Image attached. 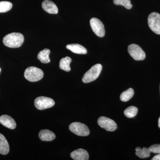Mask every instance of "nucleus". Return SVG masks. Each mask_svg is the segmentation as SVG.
Masks as SVG:
<instances>
[{
	"instance_id": "1",
	"label": "nucleus",
	"mask_w": 160,
	"mask_h": 160,
	"mask_svg": "<svg viewBox=\"0 0 160 160\" xmlns=\"http://www.w3.org/2000/svg\"><path fill=\"white\" fill-rule=\"evenodd\" d=\"M24 36L19 32H12L6 35L3 39V42L7 47L11 48H19L24 42Z\"/></svg>"
},
{
	"instance_id": "2",
	"label": "nucleus",
	"mask_w": 160,
	"mask_h": 160,
	"mask_svg": "<svg viewBox=\"0 0 160 160\" xmlns=\"http://www.w3.org/2000/svg\"><path fill=\"white\" fill-rule=\"evenodd\" d=\"M24 76L26 80L30 82H36L42 79L44 72L42 69L34 66L28 67L26 69Z\"/></svg>"
},
{
	"instance_id": "3",
	"label": "nucleus",
	"mask_w": 160,
	"mask_h": 160,
	"mask_svg": "<svg viewBox=\"0 0 160 160\" xmlns=\"http://www.w3.org/2000/svg\"><path fill=\"white\" fill-rule=\"evenodd\" d=\"M102 65L98 64L92 66L86 72L82 78V82L85 83L91 82L98 78L102 70Z\"/></svg>"
},
{
	"instance_id": "4",
	"label": "nucleus",
	"mask_w": 160,
	"mask_h": 160,
	"mask_svg": "<svg viewBox=\"0 0 160 160\" xmlns=\"http://www.w3.org/2000/svg\"><path fill=\"white\" fill-rule=\"evenodd\" d=\"M69 129L72 132L79 136H87L90 133L89 128L85 124L78 122L71 123Z\"/></svg>"
},
{
	"instance_id": "5",
	"label": "nucleus",
	"mask_w": 160,
	"mask_h": 160,
	"mask_svg": "<svg viewBox=\"0 0 160 160\" xmlns=\"http://www.w3.org/2000/svg\"><path fill=\"white\" fill-rule=\"evenodd\" d=\"M150 29L156 34L160 35V14L158 12H152L148 18Z\"/></svg>"
},
{
	"instance_id": "6",
	"label": "nucleus",
	"mask_w": 160,
	"mask_h": 160,
	"mask_svg": "<svg viewBox=\"0 0 160 160\" xmlns=\"http://www.w3.org/2000/svg\"><path fill=\"white\" fill-rule=\"evenodd\" d=\"M54 100L46 97H39L35 100L34 106L39 110H44L54 106Z\"/></svg>"
},
{
	"instance_id": "7",
	"label": "nucleus",
	"mask_w": 160,
	"mask_h": 160,
	"mask_svg": "<svg viewBox=\"0 0 160 160\" xmlns=\"http://www.w3.org/2000/svg\"><path fill=\"white\" fill-rule=\"evenodd\" d=\"M128 51L132 57L136 61H142L146 58V53L139 46L131 44L128 46Z\"/></svg>"
},
{
	"instance_id": "8",
	"label": "nucleus",
	"mask_w": 160,
	"mask_h": 160,
	"mask_svg": "<svg viewBox=\"0 0 160 160\" xmlns=\"http://www.w3.org/2000/svg\"><path fill=\"white\" fill-rule=\"evenodd\" d=\"M90 25L95 34L100 38L105 35V30L102 22L97 18H92L90 21Z\"/></svg>"
},
{
	"instance_id": "9",
	"label": "nucleus",
	"mask_w": 160,
	"mask_h": 160,
	"mask_svg": "<svg viewBox=\"0 0 160 160\" xmlns=\"http://www.w3.org/2000/svg\"><path fill=\"white\" fill-rule=\"evenodd\" d=\"M99 126L108 131H114L117 128V125L114 121L105 117H101L98 121Z\"/></svg>"
},
{
	"instance_id": "10",
	"label": "nucleus",
	"mask_w": 160,
	"mask_h": 160,
	"mask_svg": "<svg viewBox=\"0 0 160 160\" xmlns=\"http://www.w3.org/2000/svg\"><path fill=\"white\" fill-rule=\"evenodd\" d=\"M0 123L9 129H14L16 127V123L15 120L7 115H3L0 117Z\"/></svg>"
},
{
	"instance_id": "11",
	"label": "nucleus",
	"mask_w": 160,
	"mask_h": 160,
	"mask_svg": "<svg viewBox=\"0 0 160 160\" xmlns=\"http://www.w3.org/2000/svg\"><path fill=\"white\" fill-rule=\"evenodd\" d=\"M70 156L75 160H88L89 159V155L86 150L82 149H77L72 151Z\"/></svg>"
},
{
	"instance_id": "12",
	"label": "nucleus",
	"mask_w": 160,
	"mask_h": 160,
	"mask_svg": "<svg viewBox=\"0 0 160 160\" xmlns=\"http://www.w3.org/2000/svg\"><path fill=\"white\" fill-rule=\"evenodd\" d=\"M43 9L50 14H57L58 8L56 4L50 0H45L42 3Z\"/></svg>"
},
{
	"instance_id": "13",
	"label": "nucleus",
	"mask_w": 160,
	"mask_h": 160,
	"mask_svg": "<svg viewBox=\"0 0 160 160\" xmlns=\"http://www.w3.org/2000/svg\"><path fill=\"white\" fill-rule=\"evenodd\" d=\"M39 137L40 139L45 142L53 141L56 138L55 134L52 132L48 129H43L40 131Z\"/></svg>"
},
{
	"instance_id": "14",
	"label": "nucleus",
	"mask_w": 160,
	"mask_h": 160,
	"mask_svg": "<svg viewBox=\"0 0 160 160\" xmlns=\"http://www.w3.org/2000/svg\"><path fill=\"white\" fill-rule=\"evenodd\" d=\"M66 48L76 54H86L87 52V49L79 44H69L66 46Z\"/></svg>"
},
{
	"instance_id": "15",
	"label": "nucleus",
	"mask_w": 160,
	"mask_h": 160,
	"mask_svg": "<svg viewBox=\"0 0 160 160\" xmlns=\"http://www.w3.org/2000/svg\"><path fill=\"white\" fill-rule=\"evenodd\" d=\"M9 151V143L5 136L0 133V153L5 155L8 154Z\"/></svg>"
},
{
	"instance_id": "16",
	"label": "nucleus",
	"mask_w": 160,
	"mask_h": 160,
	"mask_svg": "<svg viewBox=\"0 0 160 160\" xmlns=\"http://www.w3.org/2000/svg\"><path fill=\"white\" fill-rule=\"evenodd\" d=\"M50 51L49 49H45L40 51L38 55V59L41 62L46 64L50 62V60L49 58Z\"/></svg>"
},
{
	"instance_id": "17",
	"label": "nucleus",
	"mask_w": 160,
	"mask_h": 160,
	"mask_svg": "<svg viewBox=\"0 0 160 160\" xmlns=\"http://www.w3.org/2000/svg\"><path fill=\"white\" fill-rule=\"evenodd\" d=\"M72 62L71 58L69 57L63 58L60 60L59 67L62 70L66 72H69L71 70L70 67V64Z\"/></svg>"
},
{
	"instance_id": "18",
	"label": "nucleus",
	"mask_w": 160,
	"mask_h": 160,
	"mask_svg": "<svg viewBox=\"0 0 160 160\" xmlns=\"http://www.w3.org/2000/svg\"><path fill=\"white\" fill-rule=\"evenodd\" d=\"M136 155L141 158H146L150 157L151 151L149 148L144 147L142 149L139 147L136 148Z\"/></svg>"
},
{
	"instance_id": "19",
	"label": "nucleus",
	"mask_w": 160,
	"mask_h": 160,
	"mask_svg": "<svg viewBox=\"0 0 160 160\" xmlns=\"http://www.w3.org/2000/svg\"><path fill=\"white\" fill-rule=\"evenodd\" d=\"M134 95V91L132 88L123 92L120 96V99L122 102H126L129 101Z\"/></svg>"
},
{
	"instance_id": "20",
	"label": "nucleus",
	"mask_w": 160,
	"mask_h": 160,
	"mask_svg": "<svg viewBox=\"0 0 160 160\" xmlns=\"http://www.w3.org/2000/svg\"><path fill=\"white\" fill-rule=\"evenodd\" d=\"M138 112V109L137 107L133 106H129L124 112V114L126 117L131 118H134Z\"/></svg>"
},
{
	"instance_id": "21",
	"label": "nucleus",
	"mask_w": 160,
	"mask_h": 160,
	"mask_svg": "<svg viewBox=\"0 0 160 160\" xmlns=\"http://www.w3.org/2000/svg\"><path fill=\"white\" fill-rule=\"evenodd\" d=\"M12 4L7 1L0 2V13L6 12L9 11L12 8Z\"/></svg>"
},
{
	"instance_id": "22",
	"label": "nucleus",
	"mask_w": 160,
	"mask_h": 160,
	"mask_svg": "<svg viewBox=\"0 0 160 160\" xmlns=\"http://www.w3.org/2000/svg\"><path fill=\"white\" fill-rule=\"evenodd\" d=\"M113 3L116 5L122 6L127 9H130L132 8L130 0H113Z\"/></svg>"
},
{
	"instance_id": "23",
	"label": "nucleus",
	"mask_w": 160,
	"mask_h": 160,
	"mask_svg": "<svg viewBox=\"0 0 160 160\" xmlns=\"http://www.w3.org/2000/svg\"><path fill=\"white\" fill-rule=\"evenodd\" d=\"M151 152L154 153H160V144H155L149 147V148Z\"/></svg>"
},
{
	"instance_id": "24",
	"label": "nucleus",
	"mask_w": 160,
	"mask_h": 160,
	"mask_svg": "<svg viewBox=\"0 0 160 160\" xmlns=\"http://www.w3.org/2000/svg\"><path fill=\"white\" fill-rule=\"evenodd\" d=\"M152 160H160V153L157 155L155 156L154 157L152 158Z\"/></svg>"
},
{
	"instance_id": "25",
	"label": "nucleus",
	"mask_w": 160,
	"mask_h": 160,
	"mask_svg": "<svg viewBox=\"0 0 160 160\" xmlns=\"http://www.w3.org/2000/svg\"><path fill=\"white\" fill-rule=\"evenodd\" d=\"M158 126L160 129V117L159 118L158 120Z\"/></svg>"
},
{
	"instance_id": "26",
	"label": "nucleus",
	"mask_w": 160,
	"mask_h": 160,
	"mask_svg": "<svg viewBox=\"0 0 160 160\" xmlns=\"http://www.w3.org/2000/svg\"><path fill=\"white\" fill-rule=\"evenodd\" d=\"M1 69L0 68V73H1Z\"/></svg>"
}]
</instances>
